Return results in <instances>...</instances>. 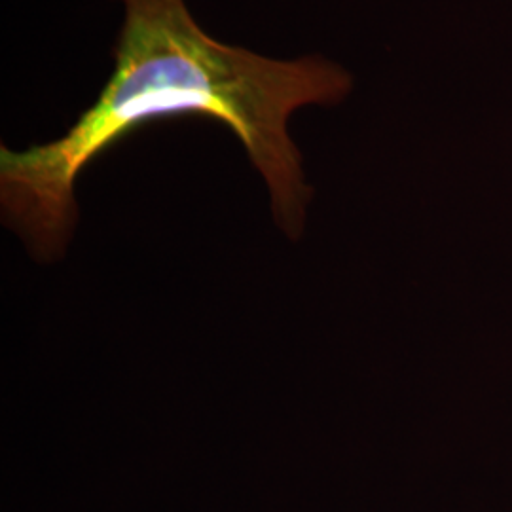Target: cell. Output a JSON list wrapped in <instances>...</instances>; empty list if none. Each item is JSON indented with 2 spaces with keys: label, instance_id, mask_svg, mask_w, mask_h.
Here are the masks:
<instances>
[{
  "label": "cell",
  "instance_id": "6da1fadb",
  "mask_svg": "<svg viewBox=\"0 0 512 512\" xmlns=\"http://www.w3.org/2000/svg\"><path fill=\"white\" fill-rule=\"evenodd\" d=\"M114 71L61 139L0 152L4 219L31 253H63L76 220L74 183L86 165L158 120L202 116L236 133L266 179L275 219L296 238L311 190L287 124L306 105L334 107L353 80L323 57L277 61L209 37L184 0H122Z\"/></svg>",
  "mask_w": 512,
  "mask_h": 512
}]
</instances>
